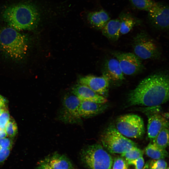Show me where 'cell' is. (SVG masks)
Here are the masks:
<instances>
[{"label": "cell", "mask_w": 169, "mask_h": 169, "mask_svg": "<svg viewBox=\"0 0 169 169\" xmlns=\"http://www.w3.org/2000/svg\"><path fill=\"white\" fill-rule=\"evenodd\" d=\"M7 136V135L5 129H0V139L5 138Z\"/></svg>", "instance_id": "cell-33"}, {"label": "cell", "mask_w": 169, "mask_h": 169, "mask_svg": "<svg viewBox=\"0 0 169 169\" xmlns=\"http://www.w3.org/2000/svg\"><path fill=\"white\" fill-rule=\"evenodd\" d=\"M103 147L109 152L122 154L137 147L136 143L121 134L115 126L110 125L101 135Z\"/></svg>", "instance_id": "cell-5"}, {"label": "cell", "mask_w": 169, "mask_h": 169, "mask_svg": "<svg viewBox=\"0 0 169 169\" xmlns=\"http://www.w3.org/2000/svg\"><path fill=\"white\" fill-rule=\"evenodd\" d=\"M105 104L81 101L79 113L81 118H87L94 116L102 112L106 108Z\"/></svg>", "instance_id": "cell-14"}, {"label": "cell", "mask_w": 169, "mask_h": 169, "mask_svg": "<svg viewBox=\"0 0 169 169\" xmlns=\"http://www.w3.org/2000/svg\"><path fill=\"white\" fill-rule=\"evenodd\" d=\"M127 162L129 165L134 166L135 169H142L144 165V161L143 156Z\"/></svg>", "instance_id": "cell-28"}, {"label": "cell", "mask_w": 169, "mask_h": 169, "mask_svg": "<svg viewBox=\"0 0 169 169\" xmlns=\"http://www.w3.org/2000/svg\"><path fill=\"white\" fill-rule=\"evenodd\" d=\"M114 56L118 60L124 75H134L140 72L143 69L141 59L134 53H116Z\"/></svg>", "instance_id": "cell-10"}, {"label": "cell", "mask_w": 169, "mask_h": 169, "mask_svg": "<svg viewBox=\"0 0 169 169\" xmlns=\"http://www.w3.org/2000/svg\"><path fill=\"white\" fill-rule=\"evenodd\" d=\"M169 169V168H167V169Z\"/></svg>", "instance_id": "cell-36"}, {"label": "cell", "mask_w": 169, "mask_h": 169, "mask_svg": "<svg viewBox=\"0 0 169 169\" xmlns=\"http://www.w3.org/2000/svg\"><path fill=\"white\" fill-rule=\"evenodd\" d=\"M110 80L105 74L100 76L88 75L79 78V84L85 85L105 97L107 95Z\"/></svg>", "instance_id": "cell-11"}, {"label": "cell", "mask_w": 169, "mask_h": 169, "mask_svg": "<svg viewBox=\"0 0 169 169\" xmlns=\"http://www.w3.org/2000/svg\"><path fill=\"white\" fill-rule=\"evenodd\" d=\"M49 163L53 169H72L70 161L65 156L55 153L47 158Z\"/></svg>", "instance_id": "cell-19"}, {"label": "cell", "mask_w": 169, "mask_h": 169, "mask_svg": "<svg viewBox=\"0 0 169 169\" xmlns=\"http://www.w3.org/2000/svg\"><path fill=\"white\" fill-rule=\"evenodd\" d=\"M143 151L137 147H134L129 151L121 154V156L127 161L143 156Z\"/></svg>", "instance_id": "cell-23"}, {"label": "cell", "mask_w": 169, "mask_h": 169, "mask_svg": "<svg viewBox=\"0 0 169 169\" xmlns=\"http://www.w3.org/2000/svg\"><path fill=\"white\" fill-rule=\"evenodd\" d=\"M81 158L82 162L90 169H112L113 159L99 144L90 145L83 148Z\"/></svg>", "instance_id": "cell-4"}, {"label": "cell", "mask_w": 169, "mask_h": 169, "mask_svg": "<svg viewBox=\"0 0 169 169\" xmlns=\"http://www.w3.org/2000/svg\"><path fill=\"white\" fill-rule=\"evenodd\" d=\"M131 5L136 9L148 12L155 4L153 0H129Z\"/></svg>", "instance_id": "cell-22"}, {"label": "cell", "mask_w": 169, "mask_h": 169, "mask_svg": "<svg viewBox=\"0 0 169 169\" xmlns=\"http://www.w3.org/2000/svg\"><path fill=\"white\" fill-rule=\"evenodd\" d=\"M117 130L126 137L139 138L145 133L143 120L139 115L128 114L119 117L116 122Z\"/></svg>", "instance_id": "cell-7"}, {"label": "cell", "mask_w": 169, "mask_h": 169, "mask_svg": "<svg viewBox=\"0 0 169 169\" xmlns=\"http://www.w3.org/2000/svg\"><path fill=\"white\" fill-rule=\"evenodd\" d=\"M109 13L105 10L89 12L86 19L89 24L93 27L101 29L110 20Z\"/></svg>", "instance_id": "cell-16"}, {"label": "cell", "mask_w": 169, "mask_h": 169, "mask_svg": "<svg viewBox=\"0 0 169 169\" xmlns=\"http://www.w3.org/2000/svg\"><path fill=\"white\" fill-rule=\"evenodd\" d=\"M104 72L110 81L119 82L124 79L123 74L119 62L115 58H111L107 60L104 66Z\"/></svg>", "instance_id": "cell-15"}, {"label": "cell", "mask_w": 169, "mask_h": 169, "mask_svg": "<svg viewBox=\"0 0 169 169\" xmlns=\"http://www.w3.org/2000/svg\"><path fill=\"white\" fill-rule=\"evenodd\" d=\"M148 12L147 20L152 27L159 30H168L169 9L168 5L161 2H156Z\"/></svg>", "instance_id": "cell-8"}, {"label": "cell", "mask_w": 169, "mask_h": 169, "mask_svg": "<svg viewBox=\"0 0 169 169\" xmlns=\"http://www.w3.org/2000/svg\"><path fill=\"white\" fill-rule=\"evenodd\" d=\"M148 165H149L148 164H147H147L146 163L145 166H144V167H143L142 169H145L146 168L148 167Z\"/></svg>", "instance_id": "cell-35"}, {"label": "cell", "mask_w": 169, "mask_h": 169, "mask_svg": "<svg viewBox=\"0 0 169 169\" xmlns=\"http://www.w3.org/2000/svg\"><path fill=\"white\" fill-rule=\"evenodd\" d=\"M72 92L81 101L101 104H105L107 101L105 97L97 93L84 85L78 84L72 88Z\"/></svg>", "instance_id": "cell-12"}, {"label": "cell", "mask_w": 169, "mask_h": 169, "mask_svg": "<svg viewBox=\"0 0 169 169\" xmlns=\"http://www.w3.org/2000/svg\"><path fill=\"white\" fill-rule=\"evenodd\" d=\"M4 129L7 136L11 138L14 137L18 131L17 125L15 121L13 119L10 118Z\"/></svg>", "instance_id": "cell-24"}, {"label": "cell", "mask_w": 169, "mask_h": 169, "mask_svg": "<svg viewBox=\"0 0 169 169\" xmlns=\"http://www.w3.org/2000/svg\"><path fill=\"white\" fill-rule=\"evenodd\" d=\"M169 97L168 76L157 73L141 80L128 95L129 105L156 106L166 102Z\"/></svg>", "instance_id": "cell-1"}, {"label": "cell", "mask_w": 169, "mask_h": 169, "mask_svg": "<svg viewBox=\"0 0 169 169\" xmlns=\"http://www.w3.org/2000/svg\"><path fill=\"white\" fill-rule=\"evenodd\" d=\"M29 46V39L26 35L10 26L0 28V51L6 57L21 60L26 55Z\"/></svg>", "instance_id": "cell-3"}, {"label": "cell", "mask_w": 169, "mask_h": 169, "mask_svg": "<svg viewBox=\"0 0 169 169\" xmlns=\"http://www.w3.org/2000/svg\"><path fill=\"white\" fill-rule=\"evenodd\" d=\"M120 22V34L123 35L129 33L135 26L142 23V20L131 13L122 12L119 14Z\"/></svg>", "instance_id": "cell-17"}, {"label": "cell", "mask_w": 169, "mask_h": 169, "mask_svg": "<svg viewBox=\"0 0 169 169\" xmlns=\"http://www.w3.org/2000/svg\"><path fill=\"white\" fill-rule=\"evenodd\" d=\"M159 148L165 149L169 143L168 126L163 127L152 141Z\"/></svg>", "instance_id": "cell-21"}, {"label": "cell", "mask_w": 169, "mask_h": 169, "mask_svg": "<svg viewBox=\"0 0 169 169\" xmlns=\"http://www.w3.org/2000/svg\"><path fill=\"white\" fill-rule=\"evenodd\" d=\"M6 106L0 107V114L5 109H6Z\"/></svg>", "instance_id": "cell-34"}, {"label": "cell", "mask_w": 169, "mask_h": 169, "mask_svg": "<svg viewBox=\"0 0 169 169\" xmlns=\"http://www.w3.org/2000/svg\"><path fill=\"white\" fill-rule=\"evenodd\" d=\"M81 101L75 95H68L64 98L59 118L63 122L69 123H79L81 118L79 113Z\"/></svg>", "instance_id": "cell-9"}, {"label": "cell", "mask_w": 169, "mask_h": 169, "mask_svg": "<svg viewBox=\"0 0 169 169\" xmlns=\"http://www.w3.org/2000/svg\"><path fill=\"white\" fill-rule=\"evenodd\" d=\"M132 47L134 54L140 59H157L160 55L156 42L144 31H141L134 38Z\"/></svg>", "instance_id": "cell-6"}, {"label": "cell", "mask_w": 169, "mask_h": 169, "mask_svg": "<svg viewBox=\"0 0 169 169\" xmlns=\"http://www.w3.org/2000/svg\"><path fill=\"white\" fill-rule=\"evenodd\" d=\"M37 169H53L49 165L47 158L40 161L38 163Z\"/></svg>", "instance_id": "cell-31"}, {"label": "cell", "mask_w": 169, "mask_h": 169, "mask_svg": "<svg viewBox=\"0 0 169 169\" xmlns=\"http://www.w3.org/2000/svg\"><path fill=\"white\" fill-rule=\"evenodd\" d=\"M127 161L120 157H115L114 160L112 169H129Z\"/></svg>", "instance_id": "cell-25"}, {"label": "cell", "mask_w": 169, "mask_h": 169, "mask_svg": "<svg viewBox=\"0 0 169 169\" xmlns=\"http://www.w3.org/2000/svg\"><path fill=\"white\" fill-rule=\"evenodd\" d=\"M120 22L119 18L110 20L102 29L103 35L112 41L117 40L120 37Z\"/></svg>", "instance_id": "cell-18"}, {"label": "cell", "mask_w": 169, "mask_h": 169, "mask_svg": "<svg viewBox=\"0 0 169 169\" xmlns=\"http://www.w3.org/2000/svg\"><path fill=\"white\" fill-rule=\"evenodd\" d=\"M146 154L154 160L163 159L168 156V154L166 149H161L154 143L150 142L145 149Z\"/></svg>", "instance_id": "cell-20"}, {"label": "cell", "mask_w": 169, "mask_h": 169, "mask_svg": "<svg viewBox=\"0 0 169 169\" xmlns=\"http://www.w3.org/2000/svg\"><path fill=\"white\" fill-rule=\"evenodd\" d=\"M13 145V141L10 138H4L0 139V148L11 149Z\"/></svg>", "instance_id": "cell-29"}, {"label": "cell", "mask_w": 169, "mask_h": 169, "mask_svg": "<svg viewBox=\"0 0 169 169\" xmlns=\"http://www.w3.org/2000/svg\"><path fill=\"white\" fill-rule=\"evenodd\" d=\"M11 149L0 148V163L4 162L8 156Z\"/></svg>", "instance_id": "cell-30"}, {"label": "cell", "mask_w": 169, "mask_h": 169, "mask_svg": "<svg viewBox=\"0 0 169 169\" xmlns=\"http://www.w3.org/2000/svg\"><path fill=\"white\" fill-rule=\"evenodd\" d=\"M6 100L2 96L0 95V107L6 106Z\"/></svg>", "instance_id": "cell-32"}, {"label": "cell", "mask_w": 169, "mask_h": 169, "mask_svg": "<svg viewBox=\"0 0 169 169\" xmlns=\"http://www.w3.org/2000/svg\"><path fill=\"white\" fill-rule=\"evenodd\" d=\"M2 18L9 26L19 30H31L36 28L41 20L38 8L31 3L11 5L3 10Z\"/></svg>", "instance_id": "cell-2"}, {"label": "cell", "mask_w": 169, "mask_h": 169, "mask_svg": "<svg viewBox=\"0 0 169 169\" xmlns=\"http://www.w3.org/2000/svg\"><path fill=\"white\" fill-rule=\"evenodd\" d=\"M167 126L168 121L163 115L155 113L150 115L148 118L147 126L148 138L152 141L161 129Z\"/></svg>", "instance_id": "cell-13"}, {"label": "cell", "mask_w": 169, "mask_h": 169, "mask_svg": "<svg viewBox=\"0 0 169 169\" xmlns=\"http://www.w3.org/2000/svg\"><path fill=\"white\" fill-rule=\"evenodd\" d=\"M10 118L9 112L6 109L0 114V129H5Z\"/></svg>", "instance_id": "cell-27"}, {"label": "cell", "mask_w": 169, "mask_h": 169, "mask_svg": "<svg viewBox=\"0 0 169 169\" xmlns=\"http://www.w3.org/2000/svg\"><path fill=\"white\" fill-rule=\"evenodd\" d=\"M167 162L163 159L152 161L150 163V169H166Z\"/></svg>", "instance_id": "cell-26"}]
</instances>
